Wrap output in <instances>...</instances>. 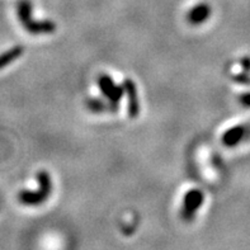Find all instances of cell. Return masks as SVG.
I'll list each match as a JSON object with an SVG mask.
<instances>
[{
  "instance_id": "30bf717a",
  "label": "cell",
  "mask_w": 250,
  "mask_h": 250,
  "mask_svg": "<svg viewBox=\"0 0 250 250\" xmlns=\"http://www.w3.org/2000/svg\"><path fill=\"white\" fill-rule=\"evenodd\" d=\"M234 80L238 84H244V85H250V75L249 73H245V71H240L236 75L234 76Z\"/></svg>"
},
{
  "instance_id": "7c38bea8",
  "label": "cell",
  "mask_w": 250,
  "mask_h": 250,
  "mask_svg": "<svg viewBox=\"0 0 250 250\" xmlns=\"http://www.w3.org/2000/svg\"><path fill=\"white\" fill-rule=\"evenodd\" d=\"M239 102H240L244 107H250V92L241 94L240 97H239Z\"/></svg>"
},
{
  "instance_id": "8fae6325",
  "label": "cell",
  "mask_w": 250,
  "mask_h": 250,
  "mask_svg": "<svg viewBox=\"0 0 250 250\" xmlns=\"http://www.w3.org/2000/svg\"><path fill=\"white\" fill-rule=\"evenodd\" d=\"M239 65H240L241 71L250 73V57H248V56L243 57V59L240 60V62H239Z\"/></svg>"
},
{
  "instance_id": "277c9868",
  "label": "cell",
  "mask_w": 250,
  "mask_h": 250,
  "mask_svg": "<svg viewBox=\"0 0 250 250\" xmlns=\"http://www.w3.org/2000/svg\"><path fill=\"white\" fill-rule=\"evenodd\" d=\"M205 201V194L200 189H190L188 190L187 194L184 196L183 200V209H182V217L187 221L193 220L194 215L202 206Z\"/></svg>"
},
{
  "instance_id": "6da1fadb",
  "label": "cell",
  "mask_w": 250,
  "mask_h": 250,
  "mask_svg": "<svg viewBox=\"0 0 250 250\" xmlns=\"http://www.w3.org/2000/svg\"><path fill=\"white\" fill-rule=\"evenodd\" d=\"M19 21L31 35H51L56 31L52 21H35L32 18V3L29 0H19L17 5Z\"/></svg>"
},
{
  "instance_id": "3957f363",
  "label": "cell",
  "mask_w": 250,
  "mask_h": 250,
  "mask_svg": "<svg viewBox=\"0 0 250 250\" xmlns=\"http://www.w3.org/2000/svg\"><path fill=\"white\" fill-rule=\"evenodd\" d=\"M98 86L101 89V92L103 93L105 98L109 102V105L112 108V112H116L118 109V104L120 101L124 98L125 90L124 86L116 85V83L113 82L111 76L107 74H102L98 78Z\"/></svg>"
},
{
  "instance_id": "7a4b0ae2",
  "label": "cell",
  "mask_w": 250,
  "mask_h": 250,
  "mask_svg": "<svg viewBox=\"0 0 250 250\" xmlns=\"http://www.w3.org/2000/svg\"><path fill=\"white\" fill-rule=\"evenodd\" d=\"M37 181L40 184L37 190H22L18 194L19 202L24 206H40L50 197L52 192V181L50 174L44 170L38 171Z\"/></svg>"
},
{
  "instance_id": "ba28073f",
  "label": "cell",
  "mask_w": 250,
  "mask_h": 250,
  "mask_svg": "<svg viewBox=\"0 0 250 250\" xmlns=\"http://www.w3.org/2000/svg\"><path fill=\"white\" fill-rule=\"evenodd\" d=\"M24 52V48L22 46H14L10 50L5 51L3 54L0 55V70L4 69L5 66H8L9 63H12L13 61L17 60L18 57H21Z\"/></svg>"
},
{
  "instance_id": "5b68a950",
  "label": "cell",
  "mask_w": 250,
  "mask_h": 250,
  "mask_svg": "<svg viewBox=\"0 0 250 250\" xmlns=\"http://www.w3.org/2000/svg\"><path fill=\"white\" fill-rule=\"evenodd\" d=\"M124 90L127 95V111H128V117L136 118L140 114V102L137 97V89L133 80L125 79Z\"/></svg>"
},
{
  "instance_id": "9c48e42d",
  "label": "cell",
  "mask_w": 250,
  "mask_h": 250,
  "mask_svg": "<svg viewBox=\"0 0 250 250\" xmlns=\"http://www.w3.org/2000/svg\"><path fill=\"white\" fill-rule=\"evenodd\" d=\"M85 105L88 109H90L94 113H103V112H112V108L109 105V103H104L101 99L97 98H90L85 102Z\"/></svg>"
},
{
  "instance_id": "8992f818",
  "label": "cell",
  "mask_w": 250,
  "mask_h": 250,
  "mask_svg": "<svg viewBox=\"0 0 250 250\" xmlns=\"http://www.w3.org/2000/svg\"><path fill=\"white\" fill-rule=\"evenodd\" d=\"M209 16H211V8H209L208 4L201 3L189 10L187 16V21L190 24L198 25L206 22L207 19L209 18Z\"/></svg>"
},
{
  "instance_id": "52a82bcc",
  "label": "cell",
  "mask_w": 250,
  "mask_h": 250,
  "mask_svg": "<svg viewBox=\"0 0 250 250\" xmlns=\"http://www.w3.org/2000/svg\"><path fill=\"white\" fill-rule=\"evenodd\" d=\"M245 136L244 126H235L229 128L224 135H222V144L228 147H234L238 145L241 140Z\"/></svg>"
}]
</instances>
